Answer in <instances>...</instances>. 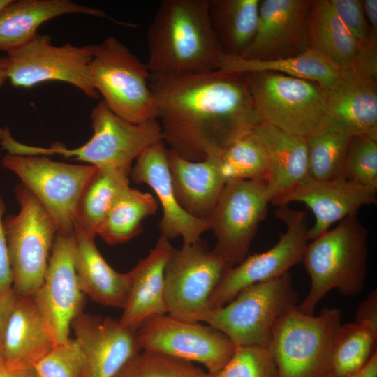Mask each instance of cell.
I'll use <instances>...</instances> for the list:
<instances>
[{"mask_svg": "<svg viewBox=\"0 0 377 377\" xmlns=\"http://www.w3.org/2000/svg\"><path fill=\"white\" fill-rule=\"evenodd\" d=\"M149 86L163 142L188 161L221 154L262 123L246 74L151 75Z\"/></svg>", "mask_w": 377, "mask_h": 377, "instance_id": "6da1fadb", "label": "cell"}, {"mask_svg": "<svg viewBox=\"0 0 377 377\" xmlns=\"http://www.w3.org/2000/svg\"><path fill=\"white\" fill-rule=\"evenodd\" d=\"M151 75L218 70L223 54L209 20L207 0H163L147 31Z\"/></svg>", "mask_w": 377, "mask_h": 377, "instance_id": "7a4b0ae2", "label": "cell"}, {"mask_svg": "<svg viewBox=\"0 0 377 377\" xmlns=\"http://www.w3.org/2000/svg\"><path fill=\"white\" fill-rule=\"evenodd\" d=\"M368 232L357 215L348 216L308 244L302 262L311 286L297 304L302 312L313 315L320 300L335 289L345 297L360 293L365 286Z\"/></svg>", "mask_w": 377, "mask_h": 377, "instance_id": "3957f363", "label": "cell"}, {"mask_svg": "<svg viewBox=\"0 0 377 377\" xmlns=\"http://www.w3.org/2000/svg\"><path fill=\"white\" fill-rule=\"evenodd\" d=\"M91 119L93 135L79 147L68 149L55 143L43 148L17 142L14 152L20 156L58 154L98 168H114L130 174L133 160L163 140L158 120L131 123L114 114L103 101L92 109Z\"/></svg>", "mask_w": 377, "mask_h": 377, "instance_id": "277c9868", "label": "cell"}, {"mask_svg": "<svg viewBox=\"0 0 377 377\" xmlns=\"http://www.w3.org/2000/svg\"><path fill=\"white\" fill-rule=\"evenodd\" d=\"M297 306L279 320L268 346L279 377H329L342 312L325 308L318 316L309 315Z\"/></svg>", "mask_w": 377, "mask_h": 377, "instance_id": "5b68a950", "label": "cell"}, {"mask_svg": "<svg viewBox=\"0 0 377 377\" xmlns=\"http://www.w3.org/2000/svg\"><path fill=\"white\" fill-rule=\"evenodd\" d=\"M298 300L288 272L246 287L224 306L207 311L200 322L221 332L236 347L268 348L277 322Z\"/></svg>", "mask_w": 377, "mask_h": 377, "instance_id": "8992f818", "label": "cell"}, {"mask_svg": "<svg viewBox=\"0 0 377 377\" xmlns=\"http://www.w3.org/2000/svg\"><path fill=\"white\" fill-rule=\"evenodd\" d=\"M89 68L97 92L114 114L133 124L156 119L147 65L118 39L95 45Z\"/></svg>", "mask_w": 377, "mask_h": 377, "instance_id": "52a82bcc", "label": "cell"}, {"mask_svg": "<svg viewBox=\"0 0 377 377\" xmlns=\"http://www.w3.org/2000/svg\"><path fill=\"white\" fill-rule=\"evenodd\" d=\"M246 76L262 123L306 138L327 116L325 91L313 82L273 72Z\"/></svg>", "mask_w": 377, "mask_h": 377, "instance_id": "ba28073f", "label": "cell"}, {"mask_svg": "<svg viewBox=\"0 0 377 377\" xmlns=\"http://www.w3.org/2000/svg\"><path fill=\"white\" fill-rule=\"evenodd\" d=\"M20 211L3 220L17 295L31 296L43 283L56 226L39 201L22 184L15 188Z\"/></svg>", "mask_w": 377, "mask_h": 377, "instance_id": "9c48e42d", "label": "cell"}, {"mask_svg": "<svg viewBox=\"0 0 377 377\" xmlns=\"http://www.w3.org/2000/svg\"><path fill=\"white\" fill-rule=\"evenodd\" d=\"M2 165L15 173L39 201L53 220L57 232H74L79 200L97 167L9 154L3 158Z\"/></svg>", "mask_w": 377, "mask_h": 377, "instance_id": "30bf717a", "label": "cell"}, {"mask_svg": "<svg viewBox=\"0 0 377 377\" xmlns=\"http://www.w3.org/2000/svg\"><path fill=\"white\" fill-rule=\"evenodd\" d=\"M230 268L201 239L173 248L164 275L168 313L182 320L200 322L209 310L211 296Z\"/></svg>", "mask_w": 377, "mask_h": 377, "instance_id": "8fae6325", "label": "cell"}, {"mask_svg": "<svg viewBox=\"0 0 377 377\" xmlns=\"http://www.w3.org/2000/svg\"><path fill=\"white\" fill-rule=\"evenodd\" d=\"M95 45L70 43L54 46L47 35L37 34L23 46L8 52V79L17 87H32L44 82H67L91 98H97L89 64Z\"/></svg>", "mask_w": 377, "mask_h": 377, "instance_id": "7c38bea8", "label": "cell"}, {"mask_svg": "<svg viewBox=\"0 0 377 377\" xmlns=\"http://www.w3.org/2000/svg\"><path fill=\"white\" fill-rule=\"evenodd\" d=\"M275 216L286 225L276 244L264 252L248 256L228 269L211 296L209 310L224 306L246 287L289 272L302 262L309 240L305 212L288 205L280 206Z\"/></svg>", "mask_w": 377, "mask_h": 377, "instance_id": "4fadbf2b", "label": "cell"}, {"mask_svg": "<svg viewBox=\"0 0 377 377\" xmlns=\"http://www.w3.org/2000/svg\"><path fill=\"white\" fill-rule=\"evenodd\" d=\"M269 201L266 182L254 180L227 182L208 219L216 238L212 251L229 267L243 261L260 223L267 212Z\"/></svg>", "mask_w": 377, "mask_h": 377, "instance_id": "5bb4252c", "label": "cell"}, {"mask_svg": "<svg viewBox=\"0 0 377 377\" xmlns=\"http://www.w3.org/2000/svg\"><path fill=\"white\" fill-rule=\"evenodd\" d=\"M137 334L142 350L199 362L209 374L221 369L237 348L214 327L182 320L169 313L146 319L137 329Z\"/></svg>", "mask_w": 377, "mask_h": 377, "instance_id": "9a60e30c", "label": "cell"}, {"mask_svg": "<svg viewBox=\"0 0 377 377\" xmlns=\"http://www.w3.org/2000/svg\"><path fill=\"white\" fill-rule=\"evenodd\" d=\"M75 230L56 234L43 283L31 295L55 345L68 340L72 322L83 312L84 295L75 267Z\"/></svg>", "mask_w": 377, "mask_h": 377, "instance_id": "2e32d148", "label": "cell"}, {"mask_svg": "<svg viewBox=\"0 0 377 377\" xmlns=\"http://www.w3.org/2000/svg\"><path fill=\"white\" fill-rule=\"evenodd\" d=\"M71 328L82 355L83 377H114L142 350L137 330L110 317L81 313Z\"/></svg>", "mask_w": 377, "mask_h": 377, "instance_id": "e0dca14e", "label": "cell"}, {"mask_svg": "<svg viewBox=\"0 0 377 377\" xmlns=\"http://www.w3.org/2000/svg\"><path fill=\"white\" fill-rule=\"evenodd\" d=\"M376 193L377 188L344 177L317 180L309 176L276 206H287L293 202L304 204L315 218L308 231V238L312 240L329 230L334 223L357 215L361 207L376 205Z\"/></svg>", "mask_w": 377, "mask_h": 377, "instance_id": "ac0fdd59", "label": "cell"}, {"mask_svg": "<svg viewBox=\"0 0 377 377\" xmlns=\"http://www.w3.org/2000/svg\"><path fill=\"white\" fill-rule=\"evenodd\" d=\"M311 1L260 0L255 36L239 58L273 60L305 51V25Z\"/></svg>", "mask_w": 377, "mask_h": 377, "instance_id": "d6986e66", "label": "cell"}, {"mask_svg": "<svg viewBox=\"0 0 377 377\" xmlns=\"http://www.w3.org/2000/svg\"><path fill=\"white\" fill-rule=\"evenodd\" d=\"M168 151L163 140L154 144L137 158L130 173L134 182L150 186L161 203V235L169 240L180 237L184 244H193L209 230V220L195 218L179 205L172 185Z\"/></svg>", "mask_w": 377, "mask_h": 377, "instance_id": "ffe728a7", "label": "cell"}, {"mask_svg": "<svg viewBox=\"0 0 377 377\" xmlns=\"http://www.w3.org/2000/svg\"><path fill=\"white\" fill-rule=\"evenodd\" d=\"M251 133L263 146L267 159L266 181L269 204L279 200L309 176L304 137L261 123Z\"/></svg>", "mask_w": 377, "mask_h": 377, "instance_id": "44dd1931", "label": "cell"}, {"mask_svg": "<svg viewBox=\"0 0 377 377\" xmlns=\"http://www.w3.org/2000/svg\"><path fill=\"white\" fill-rule=\"evenodd\" d=\"M221 154L198 161H188L168 149L172 185L179 205L190 215L208 219L226 182L221 170Z\"/></svg>", "mask_w": 377, "mask_h": 377, "instance_id": "7402d4cb", "label": "cell"}, {"mask_svg": "<svg viewBox=\"0 0 377 377\" xmlns=\"http://www.w3.org/2000/svg\"><path fill=\"white\" fill-rule=\"evenodd\" d=\"M327 116L342 121L353 135L377 140L376 80L353 67L341 69L325 89Z\"/></svg>", "mask_w": 377, "mask_h": 377, "instance_id": "603a6c76", "label": "cell"}, {"mask_svg": "<svg viewBox=\"0 0 377 377\" xmlns=\"http://www.w3.org/2000/svg\"><path fill=\"white\" fill-rule=\"evenodd\" d=\"M54 345L32 297L17 295L3 339L0 360L11 369H32Z\"/></svg>", "mask_w": 377, "mask_h": 377, "instance_id": "cb8c5ba5", "label": "cell"}, {"mask_svg": "<svg viewBox=\"0 0 377 377\" xmlns=\"http://www.w3.org/2000/svg\"><path fill=\"white\" fill-rule=\"evenodd\" d=\"M172 249L170 240L161 235L149 254L131 271V290L119 320L121 325L137 330L146 319L168 313L164 275Z\"/></svg>", "mask_w": 377, "mask_h": 377, "instance_id": "d4e9b609", "label": "cell"}, {"mask_svg": "<svg viewBox=\"0 0 377 377\" xmlns=\"http://www.w3.org/2000/svg\"><path fill=\"white\" fill-rule=\"evenodd\" d=\"M75 235V267L82 292L101 305L124 309L131 290V272L114 269L97 249L94 237L76 226Z\"/></svg>", "mask_w": 377, "mask_h": 377, "instance_id": "484cf974", "label": "cell"}, {"mask_svg": "<svg viewBox=\"0 0 377 377\" xmlns=\"http://www.w3.org/2000/svg\"><path fill=\"white\" fill-rule=\"evenodd\" d=\"M75 13L104 17L122 24L101 10L69 0H11L0 10V50H15L30 41L44 22Z\"/></svg>", "mask_w": 377, "mask_h": 377, "instance_id": "4316f807", "label": "cell"}, {"mask_svg": "<svg viewBox=\"0 0 377 377\" xmlns=\"http://www.w3.org/2000/svg\"><path fill=\"white\" fill-rule=\"evenodd\" d=\"M306 49L320 53L340 69L352 66L360 45L343 24L330 0H315L305 25Z\"/></svg>", "mask_w": 377, "mask_h": 377, "instance_id": "83f0119b", "label": "cell"}, {"mask_svg": "<svg viewBox=\"0 0 377 377\" xmlns=\"http://www.w3.org/2000/svg\"><path fill=\"white\" fill-rule=\"evenodd\" d=\"M260 0H207V12L216 43L225 56L240 57L251 43L258 26Z\"/></svg>", "mask_w": 377, "mask_h": 377, "instance_id": "f1b7e54d", "label": "cell"}, {"mask_svg": "<svg viewBox=\"0 0 377 377\" xmlns=\"http://www.w3.org/2000/svg\"><path fill=\"white\" fill-rule=\"evenodd\" d=\"M218 70L241 74L277 73L313 82L323 89L335 82L341 71L326 57L311 49H306L296 56L265 61H251L223 55Z\"/></svg>", "mask_w": 377, "mask_h": 377, "instance_id": "f546056e", "label": "cell"}, {"mask_svg": "<svg viewBox=\"0 0 377 377\" xmlns=\"http://www.w3.org/2000/svg\"><path fill=\"white\" fill-rule=\"evenodd\" d=\"M353 136L342 121L327 116L305 138L309 176L317 180L344 177L346 154Z\"/></svg>", "mask_w": 377, "mask_h": 377, "instance_id": "4dcf8cb0", "label": "cell"}, {"mask_svg": "<svg viewBox=\"0 0 377 377\" xmlns=\"http://www.w3.org/2000/svg\"><path fill=\"white\" fill-rule=\"evenodd\" d=\"M158 200L150 193L126 186L98 227L99 235L108 244L128 242L142 231V221L154 214Z\"/></svg>", "mask_w": 377, "mask_h": 377, "instance_id": "1f68e13d", "label": "cell"}, {"mask_svg": "<svg viewBox=\"0 0 377 377\" xmlns=\"http://www.w3.org/2000/svg\"><path fill=\"white\" fill-rule=\"evenodd\" d=\"M129 173L114 168H98L79 200L75 226L94 237L112 205L129 185Z\"/></svg>", "mask_w": 377, "mask_h": 377, "instance_id": "d6a6232c", "label": "cell"}, {"mask_svg": "<svg viewBox=\"0 0 377 377\" xmlns=\"http://www.w3.org/2000/svg\"><path fill=\"white\" fill-rule=\"evenodd\" d=\"M377 326L355 320L341 324L333 345L329 377H348L377 352Z\"/></svg>", "mask_w": 377, "mask_h": 377, "instance_id": "836d02e7", "label": "cell"}, {"mask_svg": "<svg viewBox=\"0 0 377 377\" xmlns=\"http://www.w3.org/2000/svg\"><path fill=\"white\" fill-rule=\"evenodd\" d=\"M221 170L226 182L267 181L268 163L265 151L251 132L238 139L220 155Z\"/></svg>", "mask_w": 377, "mask_h": 377, "instance_id": "e575fe53", "label": "cell"}, {"mask_svg": "<svg viewBox=\"0 0 377 377\" xmlns=\"http://www.w3.org/2000/svg\"><path fill=\"white\" fill-rule=\"evenodd\" d=\"M193 362L163 353L142 350L114 377H205Z\"/></svg>", "mask_w": 377, "mask_h": 377, "instance_id": "d590c367", "label": "cell"}, {"mask_svg": "<svg viewBox=\"0 0 377 377\" xmlns=\"http://www.w3.org/2000/svg\"><path fill=\"white\" fill-rule=\"evenodd\" d=\"M205 377H279L273 357L268 348L238 346L228 362Z\"/></svg>", "mask_w": 377, "mask_h": 377, "instance_id": "8d00e7d4", "label": "cell"}, {"mask_svg": "<svg viewBox=\"0 0 377 377\" xmlns=\"http://www.w3.org/2000/svg\"><path fill=\"white\" fill-rule=\"evenodd\" d=\"M344 177L377 188V140L364 135L353 136L346 154Z\"/></svg>", "mask_w": 377, "mask_h": 377, "instance_id": "74e56055", "label": "cell"}, {"mask_svg": "<svg viewBox=\"0 0 377 377\" xmlns=\"http://www.w3.org/2000/svg\"><path fill=\"white\" fill-rule=\"evenodd\" d=\"M38 377H83V360L74 338L54 345L34 367Z\"/></svg>", "mask_w": 377, "mask_h": 377, "instance_id": "f35d334b", "label": "cell"}, {"mask_svg": "<svg viewBox=\"0 0 377 377\" xmlns=\"http://www.w3.org/2000/svg\"><path fill=\"white\" fill-rule=\"evenodd\" d=\"M336 14L359 43L360 47L368 40L369 26L367 20L362 1L360 0H330Z\"/></svg>", "mask_w": 377, "mask_h": 377, "instance_id": "ab89813d", "label": "cell"}, {"mask_svg": "<svg viewBox=\"0 0 377 377\" xmlns=\"http://www.w3.org/2000/svg\"><path fill=\"white\" fill-rule=\"evenodd\" d=\"M4 200L0 194V293L13 288V275L3 228Z\"/></svg>", "mask_w": 377, "mask_h": 377, "instance_id": "60d3db41", "label": "cell"}, {"mask_svg": "<svg viewBox=\"0 0 377 377\" xmlns=\"http://www.w3.org/2000/svg\"><path fill=\"white\" fill-rule=\"evenodd\" d=\"M355 320L377 326V290L374 289L359 304Z\"/></svg>", "mask_w": 377, "mask_h": 377, "instance_id": "b9f144b4", "label": "cell"}, {"mask_svg": "<svg viewBox=\"0 0 377 377\" xmlns=\"http://www.w3.org/2000/svg\"><path fill=\"white\" fill-rule=\"evenodd\" d=\"M17 295L13 288L0 293V350L6 327L15 304Z\"/></svg>", "mask_w": 377, "mask_h": 377, "instance_id": "7bdbcfd3", "label": "cell"}, {"mask_svg": "<svg viewBox=\"0 0 377 377\" xmlns=\"http://www.w3.org/2000/svg\"><path fill=\"white\" fill-rule=\"evenodd\" d=\"M0 377H38L34 369L14 370L8 368L0 360Z\"/></svg>", "mask_w": 377, "mask_h": 377, "instance_id": "ee69618b", "label": "cell"}, {"mask_svg": "<svg viewBox=\"0 0 377 377\" xmlns=\"http://www.w3.org/2000/svg\"><path fill=\"white\" fill-rule=\"evenodd\" d=\"M348 377H377V352L362 369Z\"/></svg>", "mask_w": 377, "mask_h": 377, "instance_id": "f6af8a7d", "label": "cell"}, {"mask_svg": "<svg viewBox=\"0 0 377 377\" xmlns=\"http://www.w3.org/2000/svg\"><path fill=\"white\" fill-rule=\"evenodd\" d=\"M8 79V58H0V87Z\"/></svg>", "mask_w": 377, "mask_h": 377, "instance_id": "bcb514c9", "label": "cell"}, {"mask_svg": "<svg viewBox=\"0 0 377 377\" xmlns=\"http://www.w3.org/2000/svg\"><path fill=\"white\" fill-rule=\"evenodd\" d=\"M9 135H10V133L9 130L7 128H0V141L6 139Z\"/></svg>", "mask_w": 377, "mask_h": 377, "instance_id": "7dc6e473", "label": "cell"}, {"mask_svg": "<svg viewBox=\"0 0 377 377\" xmlns=\"http://www.w3.org/2000/svg\"><path fill=\"white\" fill-rule=\"evenodd\" d=\"M10 1L11 0H0V10Z\"/></svg>", "mask_w": 377, "mask_h": 377, "instance_id": "c3c4849f", "label": "cell"}]
</instances>
